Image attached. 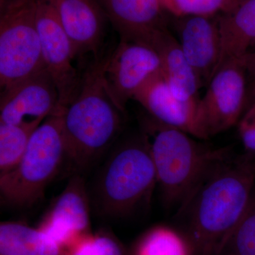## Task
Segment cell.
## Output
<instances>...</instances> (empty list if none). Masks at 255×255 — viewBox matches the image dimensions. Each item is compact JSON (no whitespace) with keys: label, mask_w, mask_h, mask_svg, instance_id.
Segmentation results:
<instances>
[{"label":"cell","mask_w":255,"mask_h":255,"mask_svg":"<svg viewBox=\"0 0 255 255\" xmlns=\"http://www.w3.org/2000/svg\"><path fill=\"white\" fill-rule=\"evenodd\" d=\"M36 23L45 68L58 89L60 106L65 108L78 95L82 81L73 65L76 58L73 46L46 0H37Z\"/></svg>","instance_id":"obj_9"},{"label":"cell","mask_w":255,"mask_h":255,"mask_svg":"<svg viewBox=\"0 0 255 255\" xmlns=\"http://www.w3.org/2000/svg\"><path fill=\"white\" fill-rule=\"evenodd\" d=\"M37 128L0 123V176L18 164Z\"/></svg>","instance_id":"obj_20"},{"label":"cell","mask_w":255,"mask_h":255,"mask_svg":"<svg viewBox=\"0 0 255 255\" xmlns=\"http://www.w3.org/2000/svg\"><path fill=\"white\" fill-rule=\"evenodd\" d=\"M104 59H95L82 78L80 91L62 114L67 159L86 170L117 140L124 114L112 100L103 75Z\"/></svg>","instance_id":"obj_3"},{"label":"cell","mask_w":255,"mask_h":255,"mask_svg":"<svg viewBox=\"0 0 255 255\" xmlns=\"http://www.w3.org/2000/svg\"><path fill=\"white\" fill-rule=\"evenodd\" d=\"M133 100L154 120L201 140L197 122L198 104L187 103L176 97L162 73L145 84Z\"/></svg>","instance_id":"obj_14"},{"label":"cell","mask_w":255,"mask_h":255,"mask_svg":"<svg viewBox=\"0 0 255 255\" xmlns=\"http://www.w3.org/2000/svg\"><path fill=\"white\" fill-rule=\"evenodd\" d=\"M162 73L159 53L140 41L121 39L113 53L104 58L103 75L107 90L124 113L129 100H133L145 84Z\"/></svg>","instance_id":"obj_8"},{"label":"cell","mask_w":255,"mask_h":255,"mask_svg":"<svg viewBox=\"0 0 255 255\" xmlns=\"http://www.w3.org/2000/svg\"><path fill=\"white\" fill-rule=\"evenodd\" d=\"M173 25L184 56L202 86L208 85L216 73L221 58L217 16H174Z\"/></svg>","instance_id":"obj_12"},{"label":"cell","mask_w":255,"mask_h":255,"mask_svg":"<svg viewBox=\"0 0 255 255\" xmlns=\"http://www.w3.org/2000/svg\"><path fill=\"white\" fill-rule=\"evenodd\" d=\"M143 134L150 146L162 199L168 207L177 208L178 212L203 183L233 157L230 147H208L187 132L150 117L144 120Z\"/></svg>","instance_id":"obj_2"},{"label":"cell","mask_w":255,"mask_h":255,"mask_svg":"<svg viewBox=\"0 0 255 255\" xmlns=\"http://www.w3.org/2000/svg\"><path fill=\"white\" fill-rule=\"evenodd\" d=\"M253 100H252V102L251 103V105H255V74L254 75H253Z\"/></svg>","instance_id":"obj_26"},{"label":"cell","mask_w":255,"mask_h":255,"mask_svg":"<svg viewBox=\"0 0 255 255\" xmlns=\"http://www.w3.org/2000/svg\"><path fill=\"white\" fill-rule=\"evenodd\" d=\"M159 53L162 63V75L179 100L198 104L200 80L184 56L177 38L164 28L156 32L146 42Z\"/></svg>","instance_id":"obj_16"},{"label":"cell","mask_w":255,"mask_h":255,"mask_svg":"<svg viewBox=\"0 0 255 255\" xmlns=\"http://www.w3.org/2000/svg\"><path fill=\"white\" fill-rule=\"evenodd\" d=\"M64 107L46 68L1 92L0 123L38 127Z\"/></svg>","instance_id":"obj_10"},{"label":"cell","mask_w":255,"mask_h":255,"mask_svg":"<svg viewBox=\"0 0 255 255\" xmlns=\"http://www.w3.org/2000/svg\"><path fill=\"white\" fill-rule=\"evenodd\" d=\"M37 0H0L1 92L45 69Z\"/></svg>","instance_id":"obj_6"},{"label":"cell","mask_w":255,"mask_h":255,"mask_svg":"<svg viewBox=\"0 0 255 255\" xmlns=\"http://www.w3.org/2000/svg\"><path fill=\"white\" fill-rule=\"evenodd\" d=\"M255 50V49H253V50ZM250 52H251V51H250Z\"/></svg>","instance_id":"obj_27"},{"label":"cell","mask_w":255,"mask_h":255,"mask_svg":"<svg viewBox=\"0 0 255 255\" xmlns=\"http://www.w3.org/2000/svg\"><path fill=\"white\" fill-rule=\"evenodd\" d=\"M64 109L45 119L32 134L14 168L0 176V196L4 206L31 208L43 199L46 188L59 173L67 159L62 127Z\"/></svg>","instance_id":"obj_5"},{"label":"cell","mask_w":255,"mask_h":255,"mask_svg":"<svg viewBox=\"0 0 255 255\" xmlns=\"http://www.w3.org/2000/svg\"><path fill=\"white\" fill-rule=\"evenodd\" d=\"M38 228L65 250L92 233L90 198L80 174H75L69 180Z\"/></svg>","instance_id":"obj_11"},{"label":"cell","mask_w":255,"mask_h":255,"mask_svg":"<svg viewBox=\"0 0 255 255\" xmlns=\"http://www.w3.org/2000/svg\"><path fill=\"white\" fill-rule=\"evenodd\" d=\"M238 126L246 154L255 157V105L248 107Z\"/></svg>","instance_id":"obj_24"},{"label":"cell","mask_w":255,"mask_h":255,"mask_svg":"<svg viewBox=\"0 0 255 255\" xmlns=\"http://www.w3.org/2000/svg\"><path fill=\"white\" fill-rule=\"evenodd\" d=\"M129 255H194L188 236L173 228L157 226L142 234Z\"/></svg>","instance_id":"obj_19"},{"label":"cell","mask_w":255,"mask_h":255,"mask_svg":"<svg viewBox=\"0 0 255 255\" xmlns=\"http://www.w3.org/2000/svg\"><path fill=\"white\" fill-rule=\"evenodd\" d=\"M0 255H67V251L39 228L8 221L0 224Z\"/></svg>","instance_id":"obj_18"},{"label":"cell","mask_w":255,"mask_h":255,"mask_svg":"<svg viewBox=\"0 0 255 255\" xmlns=\"http://www.w3.org/2000/svg\"><path fill=\"white\" fill-rule=\"evenodd\" d=\"M255 157H231L216 169L179 211L189 218L194 255H220L227 248L251 199Z\"/></svg>","instance_id":"obj_1"},{"label":"cell","mask_w":255,"mask_h":255,"mask_svg":"<svg viewBox=\"0 0 255 255\" xmlns=\"http://www.w3.org/2000/svg\"><path fill=\"white\" fill-rule=\"evenodd\" d=\"M157 186L150 146L142 132L119 144L102 166L95 187L96 209L109 219L128 217L150 204Z\"/></svg>","instance_id":"obj_4"},{"label":"cell","mask_w":255,"mask_h":255,"mask_svg":"<svg viewBox=\"0 0 255 255\" xmlns=\"http://www.w3.org/2000/svg\"><path fill=\"white\" fill-rule=\"evenodd\" d=\"M240 0H160L164 11L174 17L216 16L233 7Z\"/></svg>","instance_id":"obj_21"},{"label":"cell","mask_w":255,"mask_h":255,"mask_svg":"<svg viewBox=\"0 0 255 255\" xmlns=\"http://www.w3.org/2000/svg\"><path fill=\"white\" fill-rule=\"evenodd\" d=\"M241 59L246 65L248 73L251 74V76L254 75L255 74V50L247 53Z\"/></svg>","instance_id":"obj_25"},{"label":"cell","mask_w":255,"mask_h":255,"mask_svg":"<svg viewBox=\"0 0 255 255\" xmlns=\"http://www.w3.org/2000/svg\"><path fill=\"white\" fill-rule=\"evenodd\" d=\"M121 39L146 43L167 28L160 0H101Z\"/></svg>","instance_id":"obj_15"},{"label":"cell","mask_w":255,"mask_h":255,"mask_svg":"<svg viewBox=\"0 0 255 255\" xmlns=\"http://www.w3.org/2000/svg\"><path fill=\"white\" fill-rule=\"evenodd\" d=\"M229 246H232L235 255H255V184L246 211L228 243Z\"/></svg>","instance_id":"obj_23"},{"label":"cell","mask_w":255,"mask_h":255,"mask_svg":"<svg viewBox=\"0 0 255 255\" xmlns=\"http://www.w3.org/2000/svg\"><path fill=\"white\" fill-rule=\"evenodd\" d=\"M221 53L218 69L229 60L241 59L255 48V0H240L217 16Z\"/></svg>","instance_id":"obj_17"},{"label":"cell","mask_w":255,"mask_h":255,"mask_svg":"<svg viewBox=\"0 0 255 255\" xmlns=\"http://www.w3.org/2000/svg\"><path fill=\"white\" fill-rule=\"evenodd\" d=\"M73 46L75 57L87 53L99 58L104 33V16L93 0H46Z\"/></svg>","instance_id":"obj_13"},{"label":"cell","mask_w":255,"mask_h":255,"mask_svg":"<svg viewBox=\"0 0 255 255\" xmlns=\"http://www.w3.org/2000/svg\"><path fill=\"white\" fill-rule=\"evenodd\" d=\"M247 70L243 60L221 65L199 99L197 122L201 140L238 125L247 109Z\"/></svg>","instance_id":"obj_7"},{"label":"cell","mask_w":255,"mask_h":255,"mask_svg":"<svg viewBox=\"0 0 255 255\" xmlns=\"http://www.w3.org/2000/svg\"><path fill=\"white\" fill-rule=\"evenodd\" d=\"M66 251L67 255H129L121 242L106 231L87 235Z\"/></svg>","instance_id":"obj_22"}]
</instances>
